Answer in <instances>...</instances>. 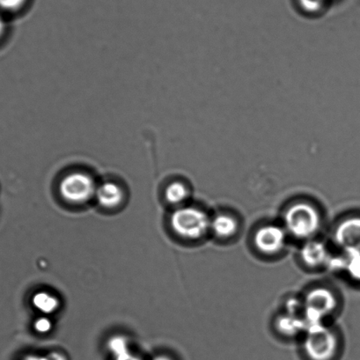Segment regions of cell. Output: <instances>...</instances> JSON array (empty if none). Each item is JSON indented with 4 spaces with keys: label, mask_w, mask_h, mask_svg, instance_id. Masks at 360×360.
I'll use <instances>...</instances> for the list:
<instances>
[{
    "label": "cell",
    "mask_w": 360,
    "mask_h": 360,
    "mask_svg": "<svg viewBox=\"0 0 360 360\" xmlns=\"http://www.w3.org/2000/svg\"><path fill=\"white\" fill-rule=\"evenodd\" d=\"M27 0H0V9L6 12L18 11Z\"/></svg>",
    "instance_id": "2e32d148"
},
{
    "label": "cell",
    "mask_w": 360,
    "mask_h": 360,
    "mask_svg": "<svg viewBox=\"0 0 360 360\" xmlns=\"http://www.w3.org/2000/svg\"><path fill=\"white\" fill-rule=\"evenodd\" d=\"M115 360H141L138 356L132 355L131 352L125 353V354L115 358Z\"/></svg>",
    "instance_id": "d6986e66"
},
{
    "label": "cell",
    "mask_w": 360,
    "mask_h": 360,
    "mask_svg": "<svg viewBox=\"0 0 360 360\" xmlns=\"http://www.w3.org/2000/svg\"><path fill=\"white\" fill-rule=\"evenodd\" d=\"M6 30V25L4 20L0 17V38L3 36V34H4Z\"/></svg>",
    "instance_id": "44dd1931"
},
{
    "label": "cell",
    "mask_w": 360,
    "mask_h": 360,
    "mask_svg": "<svg viewBox=\"0 0 360 360\" xmlns=\"http://www.w3.org/2000/svg\"><path fill=\"white\" fill-rule=\"evenodd\" d=\"M304 334V352L311 360H331L337 354V335L324 324L310 325Z\"/></svg>",
    "instance_id": "3957f363"
},
{
    "label": "cell",
    "mask_w": 360,
    "mask_h": 360,
    "mask_svg": "<svg viewBox=\"0 0 360 360\" xmlns=\"http://www.w3.org/2000/svg\"><path fill=\"white\" fill-rule=\"evenodd\" d=\"M239 230V222L232 215L226 213L213 217L210 224V231L219 240H229L233 238Z\"/></svg>",
    "instance_id": "9c48e42d"
},
{
    "label": "cell",
    "mask_w": 360,
    "mask_h": 360,
    "mask_svg": "<svg viewBox=\"0 0 360 360\" xmlns=\"http://www.w3.org/2000/svg\"><path fill=\"white\" fill-rule=\"evenodd\" d=\"M188 195V188L184 184L176 181L167 188L165 197L167 201L172 205H179L186 200Z\"/></svg>",
    "instance_id": "5bb4252c"
},
{
    "label": "cell",
    "mask_w": 360,
    "mask_h": 360,
    "mask_svg": "<svg viewBox=\"0 0 360 360\" xmlns=\"http://www.w3.org/2000/svg\"><path fill=\"white\" fill-rule=\"evenodd\" d=\"M22 360H49L48 356H39V355H29L26 356Z\"/></svg>",
    "instance_id": "ffe728a7"
},
{
    "label": "cell",
    "mask_w": 360,
    "mask_h": 360,
    "mask_svg": "<svg viewBox=\"0 0 360 360\" xmlns=\"http://www.w3.org/2000/svg\"><path fill=\"white\" fill-rule=\"evenodd\" d=\"M170 224L177 236L185 240H195L209 232L211 218L201 209L181 207L172 213Z\"/></svg>",
    "instance_id": "7a4b0ae2"
},
{
    "label": "cell",
    "mask_w": 360,
    "mask_h": 360,
    "mask_svg": "<svg viewBox=\"0 0 360 360\" xmlns=\"http://www.w3.org/2000/svg\"><path fill=\"white\" fill-rule=\"evenodd\" d=\"M98 202L105 208L117 207L124 200V192L118 185L113 183L101 184L96 192Z\"/></svg>",
    "instance_id": "30bf717a"
},
{
    "label": "cell",
    "mask_w": 360,
    "mask_h": 360,
    "mask_svg": "<svg viewBox=\"0 0 360 360\" xmlns=\"http://www.w3.org/2000/svg\"><path fill=\"white\" fill-rule=\"evenodd\" d=\"M286 238L288 233L284 226L270 224L256 231L254 234V245L262 254L276 255L284 249Z\"/></svg>",
    "instance_id": "8992f818"
},
{
    "label": "cell",
    "mask_w": 360,
    "mask_h": 360,
    "mask_svg": "<svg viewBox=\"0 0 360 360\" xmlns=\"http://www.w3.org/2000/svg\"><path fill=\"white\" fill-rule=\"evenodd\" d=\"M32 304L34 309L44 314H51L59 307L57 297L47 292H38L33 296Z\"/></svg>",
    "instance_id": "4fadbf2b"
},
{
    "label": "cell",
    "mask_w": 360,
    "mask_h": 360,
    "mask_svg": "<svg viewBox=\"0 0 360 360\" xmlns=\"http://www.w3.org/2000/svg\"><path fill=\"white\" fill-rule=\"evenodd\" d=\"M34 330L40 334H47L51 330L52 323L47 317H41L34 325Z\"/></svg>",
    "instance_id": "e0dca14e"
},
{
    "label": "cell",
    "mask_w": 360,
    "mask_h": 360,
    "mask_svg": "<svg viewBox=\"0 0 360 360\" xmlns=\"http://www.w3.org/2000/svg\"><path fill=\"white\" fill-rule=\"evenodd\" d=\"M334 242L344 251L360 250V216H349L335 226Z\"/></svg>",
    "instance_id": "52a82bcc"
},
{
    "label": "cell",
    "mask_w": 360,
    "mask_h": 360,
    "mask_svg": "<svg viewBox=\"0 0 360 360\" xmlns=\"http://www.w3.org/2000/svg\"><path fill=\"white\" fill-rule=\"evenodd\" d=\"M47 356L49 360H68L63 353L58 352H51Z\"/></svg>",
    "instance_id": "ac0fdd59"
},
{
    "label": "cell",
    "mask_w": 360,
    "mask_h": 360,
    "mask_svg": "<svg viewBox=\"0 0 360 360\" xmlns=\"http://www.w3.org/2000/svg\"><path fill=\"white\" fill-rule=\"evenodd\" d=\"M108 348L115 358L130 352L127 338L121 337V335H115V337L111 338L110 341L108 342Z\"/></svg>",
    "instance_id": "9a60e30c"
},
{
    "label": "cell",
    "mask_w": 360,
    "mask_h": 360,
    "mask_svg": "<svg viewBox=\"0 0 360 360\" xmlns=\"http://www.w3.org/2000/svg\"><path fill=\"white\" fill-rule=\"evenodd\" d=\"M352 281L360 283V250L345 251L341 256V270Z\"/></svg>",
    "instance_id": "7c38bea8"
},
{
    "label": "cell",
    "mask_w": 360,
    "mask_h": 360,
    "mask_svg": "<svg viewBox=\"0 0 360 360\" xmlns=\"http://www.w3.org/2000/svg\"><path fill=\"white\" fill-rule=\"evenodd\" d=\"M153 360H172V359H171L170 358H169V356H157V358H155Z\"/></svg>",
    "instance_id": "7402d4cb"
},
{
    "label": "cell",
    "mask_w": 360,
    "mask_h": 360,
    "mask_svg": "<svg viewBox=\"0 0 360 360\" xmlns=\"http://www.w3.org/2000/svg\"><path fill=\"white\" fill-rule=\"evenodd\" d=\"M284 229L296 239L309 240L316 236L321 225V217L316 206L297 202L285 210Z\"/></svg>",
    "instance_id": "6da1fadb"
},
{
    "label": "cell",
    "mask_w": 360,
    "mask_h": 360,
    "mask_svg": "<svg viewBox=\"0 0 360 360\" xmlns=\"http://www.w3.org/2000/svg\"><path fill=\"white\" fill-rule=\"evenodd\" d=\"M300 254L303 263L310 268H319L328 265L331 258L325 244L313 239L306 240Z\"/></svg>",
    "instance_id": "ba28073f"
},
{
    "label": "cell",
    "mask_w": 360,
    "mask_h": 360,
    "mask_svg": "<svg viewBox=\"0 0 360 360\" xmlns=\"http://www.w3.org/2000/svg\"><path fill=\"white\" fill-rule=\"evenodd\" d=\"M59 191L65 200L72 204H83L96 194L94 180L83 173H72L65 176L59 185Z\"/></svg>",
    "instance_id": "5b68a950"
},
{
    "label": "cell",
    "mask_w": 360,
    "mask_h": 360,
    "mask_svg": "<svg viewBox=\"0 0 360 360\" xmlns=\"http://www.w3.org/2000/svg\"><path fill=\"white\" fill-rule=\"evenodd\" d=\"M338 299L330 289L318 288L311 290L303 300L304 320L307 327L324 324V320L337 309Z\"/></svg>",
    "instance_id": "277c9868"
},
{
    "label": "cell",
    "mask_w": 360,
    "mask_h": 360,
    "mask_svg": "<svg viewBox=\"0 0 360 360\" xmlns=\"http://www.w3.org/2000/svg\"><path fill=\"white\" fill-rule=\"evenodd\" d=\"M276 328L286 337H295L300 333H305L307 330L306 321L296 314H285L278 316L275 323Z\"/></svg>",
    "instance_id": "8fae6325"
}]
</instances>
